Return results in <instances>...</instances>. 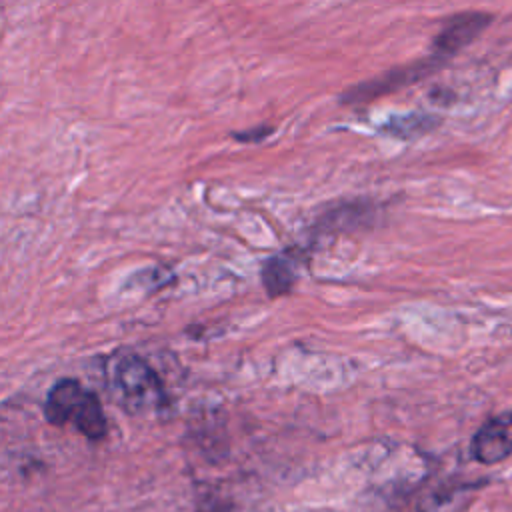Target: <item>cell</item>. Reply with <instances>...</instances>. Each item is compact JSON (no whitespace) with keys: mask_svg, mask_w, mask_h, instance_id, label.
Segmentation results:
<instances>
[{"mask_svg":"<svg viewBox=\"0 0 512 512\" xmlns=\"http://www.w3.org/2000/svg\"><path fill=\"white\" fill-rule=\"evenodd\" d=\"M296 280L294 264L288 256H272L264 270H262V282L270 296H282L286 294Z\"/></svg>","mask_w":512,"mask_h":512,"instance_id":"obj_6","label":"cell"},{"mask_svg":"<svg viewBox=\"0 0 512 512\" xmlns=\"http://www.w3.org/2000/svg\"><path fill=\"white\" fill-rule=\"evenodd\" d=\"M474 460L480 464H496L512 454V410L486 420L470 444Z\"/></svg>","mask_w":512,"mask_h":512,"instance_id":"obj_2","label":"cell"},{"mask_svg":"<svg viewBox=\"0 0 512 512\" xmlns=\"http://www.w3.org/2000/svg\"><path fill=\"white\" fill-rule=\"evenodd\" d=\"M488 22L490 16L486 14H460L444 26L440 36L436 38V48L440 52H454L460 46L468 44Z\"/></svg>","mask_w":512,"mask_h":512,"instance_id":"obj_4","label":"cell"},{"mask_svg":"<svg viewBox=\"0 0 512 512\" xmlns=\"http://www.w3.org/2000/svg\"><path fill=\"white\" fill-rule=\"evenodd\" d=\"M84 394L86 390L78 380L74 378L58 380L48 392V398L44 404V418L52 426H64L74 418Z\"/></svg>","mask_w":512,"mask_h":512,"instance_id":"obj_3","label":"cell"},{"mask_svg":"<svg viewBox=\"0 0 512 512\" xmlns=\"http://www.w3.org/2000/svg\"><path fill=\"white\" fill-rule=\"evenodd\" d=\"M114 382L128 408H148L160 402L162 386L156 372L136 356H126L116 364Z\"/></svg>","mask_w":512,"mask_h":512,"instance_id":"obj_1","label":"cell"},{"mask_svg":"<svg viewBox=\"0 0 512 512\" xmlns=\"http://www.w3.org/2000/svg\"><path fill=\"white\" fill-rule=\"evenodd\" d=\"M72 422L90 440H100L106 434V428H108L106 426V416H104L100 398L94 392L86 390Z\"/></svg>","mask_w":512,"mask_h":512,"instance_id":"obj_5","label":"cell"}]
</instances>
